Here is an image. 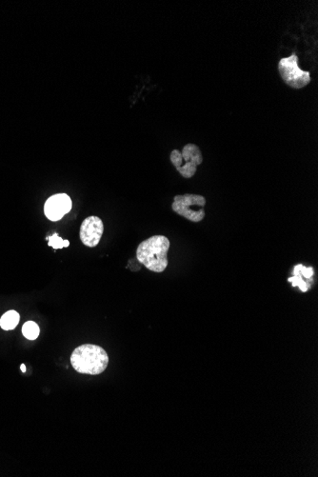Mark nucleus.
<instances>
[{
  "label": "nucleus",
  "mask_w": 318,
  "mask_h": 477,
  "mask_svg": "<svg viewBox=\"0 0 318 477\" xmlns=\"http://www.w3.org/2000/svg\"><path fill=\"white\" fill-rule=\"evenodd\" d=\"M170 240L164 235H155L142 241L137 249V259L148 270L162 272L168 267Z\"/></svg>",
  "instance_id": "nucleus-1"
},
{
  "label": "nucleus",
  "mask_w": 318,
  "mask_h": 477,
  "mask_svg": "<svg viewBox=\"0 0 318 477\" xmlns=\"http://www.w3.org/2000/svg\"><path fill=\"white\" fill-rule=\"evenodd\" d=\"M72 368L77 372L96 376L105 371L109 364L106 350L98 345L84 344L77 347L71 355Z\"/></svg>",
  "instance_id": "nucleus-2"
},
{
  "label": "nucleus",
  "mask_w": 318,
  "mask_h": 477,
  "mask_svg": "<svg viewBox=\"0 0 318 477\" xmlns=\"http://www.w3.org/2000/svg\"><path fill=\"white\" fill-rule=\"evenodd\" d=\"M206 198L200 194H187L176 196L172 209L177 215L191 222H200L205 218Z\"/></svg>",
  "instance_id": "nucleus-3"
},
{
  "label": "nucleus",
  "mask_w": 318,
  "mask_h": 477,
  "mask_svg": "<svg viewBox=\"0 0 318 477\" xmlns=\"http://www.w3.org/2000/svg\"><path fill=\"white\" fill-rule=\"evenodd\" d=\"M171 162L182 177L191 179L196 175L198 166L203 162L202 153L198 146L190 143L184 146L182 152L172 151Z\"/></svg>",
  "instance_id": "nucleus-4"
},
{
  "label": "nucleus",
  "mask_w": 318,
  "mask_h": 477,
  "mask_svg": "<svg viewBox=\"0 0 318 477\" xmlns=\"http://www.w3.org/2000/svg\"><path fill=\"white\" fill-rule=\"evenodd\" d=\"M278 70L283 81L293 89H302L310 82V73L300 69L295 53L282 58L278 63Z\"/></svg>",
  "instance_id": "nucleus-5"
},
{
  "label": "nucleus",
  "mask_w": 318,
  "mask_h": 477,
  "mask_svg": "<svg viewBox=\"0 0 318 477\" xmlns=\"http://www.w3.org/2000/svg\"><path fill=\"white\" fill-rule=\"evenodd\" d=\"M104 232V224L98 216H89L80 227V240L85 246L94 248L98 245Z\"/></svg>",
  "instance_id": "nucleus-6"
},
{
  "label": "nucleus",
  "mask_w": 318,
  "mask_h": 477,
  "mask_svg": "<svg viewBox=\"0 0 318 477\" xmlns=\"http://www.w3.org/2000/svg\"><path fill=\"white\" fill-rule=\"evenodd\" d=\"M72 209V201L66 194H57L51 196L44 206L45 216L52 221L60 220Z\"/></svg>",
  "instance_id": "nucleus-7"
},
{
  "label": "nucleus",
  "mask_w": 318,
  "mask_h": 477,
  "mask_svg": "<svg viewBox=\"0 0 318 477\" xmlns=\"http://www.w3.org/2000/svg\"><path fill=\"white\" fill-rule=\"evenodd\" d=\"M21 316L16 311H9L0 318V327L4 331L14 330L18 325Z\"/></svg>",
  "instance_id": "nucleus-8"
},
{
  "label": "nucleus",
  "mask_w": 318,
  "mask_h": 477,
  "mask_svg": "<svg viewBox=\"0 0 318 477\" xmlns=\"http://www.w3.org/2000/svg\"><path fill=\"white\" fill-rule=\"evenodd\" d=\"M23 333L27 339L35 340L40 335V330L36 323L33 322V321H28L23 325Z\"/></svg>",
  "instance_id": "nucleus-9"
},
{
  "label": "nucleus",
  "mask_w": 318,
  "mask_h": 477,
  "mask_svg": "<svg viewBox=\"0 0 318 477\" xmlns=\"http://www.w3.org/2000/svg\"><path fill=\"white\" fill-rule=\"evenodd\" d=\"M48 240H49V243H48V245L51 246V247H53L55 250L62 249V248L69 247L70 245L69 241L62 240V237H58L57 233H53V235H51V237H48Z\"/></svg>",
  "instance_id": "nucleus-10"
},
{
  "label": "nucleus",
  "mask_w": 318,
  "mask_h": 477,
  "mask_svg": "<svg viewBox=\"0 0 318 477\" xmlns=\"http://www.w3.org/2000/svg\"><path fill=\"white\" fill-rule=\"evenodd\" d=\"M21 371H23V372H26V367H25V365H24V364L21 365Z\"/></svg>",
  "instance_id": "nucleus-11"
}]
</instances>
